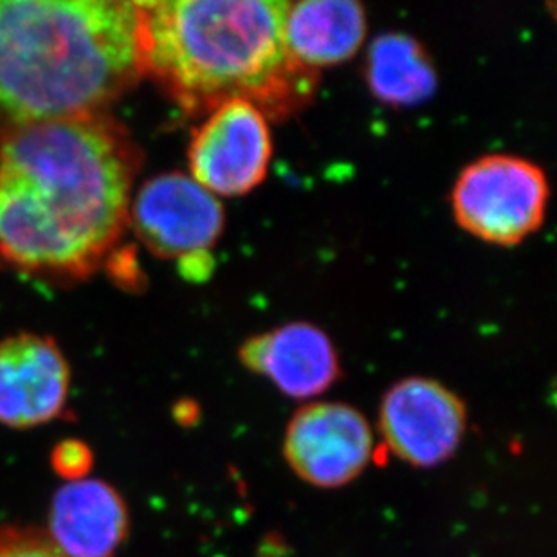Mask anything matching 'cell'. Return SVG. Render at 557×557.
Wrapping results in <instances>:
<instances>
[{"instance_id":"obj_4","label":"cell","mask_w":557,"mask_h":557,"mask_svg":"<svg viewBox=\"0 0 557 557\" xmlns=\"http://www.w3.org/2000/svg\"><path fill=\"white\" fill-rule=\"evenodd\" d=\"M453 216L482 243L512 248L543 226L550 183L540 164L515 153H487L463 166L453 185Z\"/></svg>"},{"instance_id":"obj_14","label":"cell","mask_w":557,"mask_h":557,"mask_svg":"<svg viewBox=\"0 0 557 557\" xmlns=\"http://www.w3.org/2000/svg\"><path fill=\"white\" fill-rule=\"evenodd\" d=\"M0 557H67L40 527H0Z\"/></svg>"},{"instance_id":"obj_1","label":"cell","mask_w":557,"mask_h":557,"mask_svg":"<svg viewBox=\"0 0 557 557\" xmlns=\"http://www.w3.org/2000/svg\"><path fill=\"white\" fill-rule=\"evenodd\" d=\"M2 131L0 263L51 282L96 273L128 227L131 134L107 112Z\"/></svg>"},{"instance_id":"obj_9","label":"cell","mask_w":557,"mask_h":557,"mask_svg":"<svg viewBox=\"0 0 557 557\" xmlns=\"http://www.w3.org/2000/svg\"><path fill=\"white\" fill-rule=\"evenodd\" d=\"M69 388L67 359L51 337L24 332L0 342V424L29 430L53 422Z\"/></svg>"},{"instance_id":"obj_12","label":"cell","mask_w":557,"mask_h":557,"mask_svg":"<svg viewBox=\"0 0 557 557\" xmlns=\"http://www.w3.org/2000/svg\"><path fill=\"white\" fill-rule=\"evenodd\" d=\"M282 32L290 59L320 74L359 53L369 21L356 0H301L285 5Z\"/></svg>"},{"instance_id":"obj_13","label":"cell","mask_w":557,"mask_h":557,"mask_svg":"<svg viewBox=\"0 0 557 557\" xmlns=\"http://www.w3.org/2000/svg\"><path fill=\"white\" fill-rule=\"evenodd\" d=\"M364 78L375 100L389 107H416L430 100L438 76L426 49L408 33L373 38L364 60Z\"/></svg>"},{"instance_id":"obj_3","label":"cell","mask_w":557,"mask_h":557,"mask_svg":"<svg viewBox=\"0 0 557 557\" xmlns=\"http://www.w3.org/2000/svg\"><path fill=\"white\" fill-rule=\"evenodd\" d=\"M145 76L139 2L0 0V125L107 112Z\"/></svg>"},{"instance_id":"obj_15","label":"cell","mask_w":557,"mask_h":557,"mask_svg":"<svg viewBox=\"0 0 557 557\" xmlns=\"http://www.w3.org/2000/svg\"><path fill=\"white\" fill-rule=\"evenodd\" d=\"M92 463H95V455L90 451V447L76 438L59 442L51 451V468L67 482L87 479Z\"/></svg>"},{"instance_id":"obj_7","label":"cell","mask_w":557,"mask_h":557,"mask_svg":"<svg viewBox=\"0 0 557 557\" xmlns=\"http://www.w3.org/2000/svg\"><path fill=\"white\" fill-rule=\"evenodd\" d=\"M282 451L296 479L315 490H342L369 469L375 435L352 405L310 400L287 422Z\"/></svg>"},{"instance_id":"obj_6","label":"cell","mask_w":557,"mask_h":557,"mask_svg":"<svg viewBox=\"0 0 557 557\" xmlns=\"http://www.w3.org/2000/svg\"><path fill=\"white\" fill-rule=\"evenodd\" d=\"M271 120L251 101L230 100L206 112L188 147L189 175L215 197H243L268 177Z\"/></svg>"},{"instance_id":"obj_11","label":"cell","mask_w":557,"mask_h":557,"mask_svg":"<svg viewBox=\"0 0 557 557\" xmlns=\"http://www.w3.org/2000/svg\"><path fill=\"white\" fill-rule=\"evenodd\" d=\"M44 531L67 557H116L131 515L116 487L103 480H74L54 493Z\"/></svg>"},{"instance_id":"obj_5","label":"cell","mask_w":557,"mask_h":557,"mask_svg":"<svg viewBox=\"0 0 557 557\" xmlns=\"http://www.w3.org/2000/svg\"><path fill=\"white\" fill-rule=\"evenodd\" d=\"M128 226L148 251L183 265L211 260L226 226V211L191 175L170 172L143 183L132 197Z\"/></svg>"},{"instance_id":"obj_2","label":"cell","mask_w":557,"mask_h":557,"mask_svg":"<svg viewBox=\"0 0 557 557\" xmlns=\"http://www.w3.org/2000/svg\"><path fill=\"white\" fill-rule=\"evenodd\" d=\"M287 0L139 2L145 76L189 114L246 100L273 120L295 116L314 98L320 74L290 59Z\"/></svg>"},{"instance_id":"obj_8","label":"cell","mask_w":557,"mask_h":557,"mask_svg":"<svg viewBox=\"0 0 557 557\" xmlns=\"http://www.w3.org/2000/svg\"><path fill=\"white\" fill-rule=\"evenodd\" d=\"M379 435L400 462L438 468L451 460L468 433V408L446 384L432 377L400 379L379 405Z\"/></svg>"},{"instance_id":"obj_10","label":"cell","mask_w":557,"mask_h":557,"mask_svg":"<svg viewBox=\"0 0 557 557\" xmlns=\"http://www.w3.org/2000/svg\"><path fill=\"white\" fill-rule=\"evenodd\" d=\"M238 359L290 399L310 403L342 377L336 345L309 321H289L249 337L238 348Z\"/></svg>"}]
</instances>
